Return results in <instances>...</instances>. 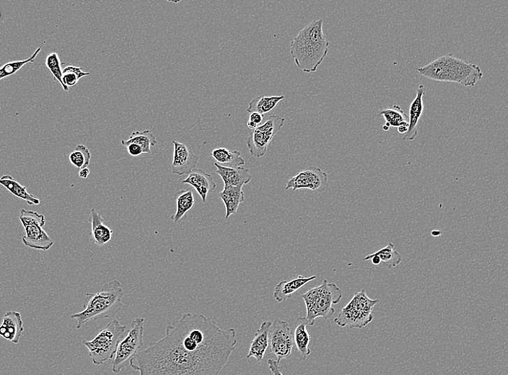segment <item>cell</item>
<instances>
[{"label": "cell", "instance_id": "cell-1", "mask_svg": "<svg viewBox=\"0 0 508 375\" xmlns=\"http://www.w3.org/2000/svg\"><path fill=\"white\" fill-rule=\"evenodd\" d=\"M237 344L234 328L223 329L203 314L187 313L129 366L140 375H219Z\"/></svg>", "mask_w": 508, "mask_h": 375}, {"label": "cell", "instance_id": "cell-2", "mask_svg": "<svg viewBox=\"0 0 508 375\" xmlns=\"http://www.w3.org/2000/svg\"><path fill=\"white\" fill-rule=\"evenodd\" d=\"M324 20H314L291 43V54L297 67L305 73H316L327 56L329 41L323 31Z\"/></svg>", "mask_w": 508, "mask_h": 375}, {"label": "cell", "instance_id": "cell-3", "mask_svg": "<svg viewBox=\"0 0 508 375\" xmlns=\"http://www.w3.org/2000/svg\"><path fill=\"white\" fill-rule=\"evenodd\" d=\"M84 310L71 318L78 321L76 328L80 329L92 321L114 318L123 308L124 290L118 280L104 284L96 293H86Z\"/></svg>", "mask_w": 508, "mask_h": 375}, {"label": "cell", "instance_id": "cell-4", "mask_svg": "<svg viewBox=\"0 0 508 375\" xmlns=\"http://www.w3.org/2000/svg\"><path fill=\"white\" fill-rule=\"evenodd\" d=\"M416 71L432 80L456 82L466 87H474L483 77L479 66L456 58L452 54L440 57Z\"/></svg>", "mask_w": 508, "mask_h": 375}, {"label": "cell", "instance_id": "cell-5", "mask_svg": "<svg viewBox=\"0 0 508 375\" xmlns=\"http://www.w3.org/2000/svg\"><path fill=\"white\" fill-rule=\"evenodd\" d=\"M342 297L339 286L335 283H328L327 279L303 295L308 325L314 326L319 318L328 319L333 316L336 311L334 306L341 302Z\"/></svg>", "mask_w": 508, "mask_h": 375}, {"label": "cell", "instance_id": "cell-6", "mask_svg": "<svg viewBox=\"0 0 508 375\" xmlns=\"http://www.w3.org/2000/svg\"><path fill=\"white\" fill-rule=\"evenodd\" d=\"M126 326L114 319L103 327L92 340H83L82 344L89 351L94 365H101L115 357Z\"/></svg>", "mask_w": 508, "mask_h": 375}, {"label": "cell", "instance_id": "cell-7", "mask_svg": "<svg viewBox=\"0 0 508 375\" xmlns=\"http://www.w3.org/2000/svg\"><path fill=\"white\" fill-rule=\"evenodd\" d=\"M379 300L370 299L365 290L356 293L342 308L334 323L340 327L362 329L373 320L372 311Z\"/></svg>", "mask_w": 508, "mask_h": 375}, {"label": "cell", "instance_id": "cell-8", "mask_svg": "<svg viewBox=\"0 0 508 375\" xmlns=\"http://www.w3.org/2000/svg\"><path fill=\"white\" fill-rule=\"evenodd\" d=\"M20 220L26 231V235L22 237V242L27 247L47 251L54 246V241L43 228L46 224L45 216L22 209Z\"/></svg>", "mask_w": 508, "mask_h": 375}, {"label": "cell", "instance_id": "cell-9", "mask_svg": "<svg viewBox=\"0 0 508 375\" xmlns=\"http://www.w3.org/2000/svg\"><path fill=\"white\" fill-rule=\"evenodd\" d=\"M145 319L137 318L131 321L126 337L120 341L113 361V370L120 372L129 365V362L144 346Z\"/></svg>", "mask_w": 508, "mask_h": 375}, {"label": "cell", "instance_id": "cell-10", "mask_svg": "<svg viewBox=\"0 0 508 375\" xmlns=\"http://www.w3.org/2000/svg\"><path fill=\"white\" fill-rule=\"evenodd\" d=\"M284 118L271 116L263 124L252 130L247 143L253 157L259 159L266 154L270 144L284 126Z\"/></svg>", "mask_w": 508, "mask_h": 375}, {"label": "cell", "instance_id": "cell-11", "mask_svg": "<svg viewBox=\"0 0 508 375\" xmlns=\"http://www.w3.org/2000/svg\"><path fill=\"white\" fill-rule=\"evenodd\" d=\"M269 346L272 354L277 357L278 363L291 358L294 341L292 329L288 322L277 318L273 323L269 332Z\"/></svg>", "mask_w": 508, "mask_h": 375}, {"label": "cell", "instance_id": "cell-12", "mask_svg": "<svg viewBox=\"0 0 508 375\" xmlns=\"http://www.w3.org/2000/svg\"><path fill=\"white\" fill-rule=\"evenodd\" d=\"M328 175L317 167H310L298 172L291 178L285 187L286 190L308 189L322 193L328 187Z\"/></svg>", "mask_w": 508, "mask_h": 375}, {"label": "cell", "instance_id": "cell-13", "mask_svg": "<svg viewBox=\"0 0 508 375\" xmlns=\"http://www.w3.org/2000/svg\"><path fill=\"white\" fill-rule=\"evenodd\" d=\"M174 147L172 162L173 173L178 175L189 174L196 166L198 157L191 148L177 141H172Z\"/></svg>", "mask_w": 508, "mask_h": 375}, {"label": "cell", "instance_id": "cell-14", "mask_svg": "<svg viewBox=\"0 0 508 375\" xmlns=\"http://www.w3.org/2000/svg\"><path fill=\"white\" fill-rule=\"evenodd\" d=\"M425 95L426 88L424 85H419L416 96L410 104L409 107V115L408 118L409 128L407 133L403 137V140L405 141H414L417 136L418 123L424 112L423 98Z\"/></svg>", "mask_w": 508, "mask_h": 375}, {"label": "cell", "instance_id": "cell-15", "mask_svg": "<svg viewBox=\"0 0 508 375\" xmlns=\"http://www.w3.org/2000/svg\"><path fill=\"white\" fill-rule=\"evenodd\" d=\"M182 183L194 187L201 197L203 203H206L209 192L213 191L216 188L212 176L198 168L193 169Z\"/></svg>", "mask_w": 508, "mask_h": 375}, {"label": "cell", "instance_id": "cell-16", "mask_svg": "<svg viewBox=\"0 0 508 375\" xmlns=\"http://www.w3.org/2000/svg\"><path fill=\"white\" fill-rule=\"evenodd\" d=\"M24 332V321L21 314L16 311L7 312L0 325V337L17 344Z\"/></svg>", "mask_w": 508, "mask_h": 375}, {"label": "cell", "instance_id": "cell-17", "mask_svg": "<svg viewBox=\"0 0 508 375\" xmlns=\"http://www.w3.org/2000/svg\"><path fill=\"white\" fill-rule=\"evenodd\" d=\"M217 168L216 172L223 179L225 186H235L242 188L248 184L252 179L249 170L246 168H228L215 163Z\"/></svg>", "mask_w": 508, "mask_h": 375}, {"label": "cell", "instance_id": "cell-18", "mask_svg": "<svg viewBox=\"0 0 508 375\" xmlns=\"http://www.w3.org/2000/svg\"><path fill=\"white\" fill-rule=\"evenodd\" d=\"M272 321L263 322L251 344L247 359L254 358L256 362H261L269 348V332Z\"/></svg>", "mask_w": 508, "mask_h": 375}, {"label": "cell", "instance_id": "cell-19", "mask_svg": "<svg viewBox=\"0 0 508 375\" xmlns=\"http://www.w3.org/2000/svg\"><path fill=\"white\" fill-rule=\"evenodd\" d=\"M307 325L305 317H298L295 323L293 341L301 360H306L312 354V350L309 347L312 342V337L307 332Z\"/></svg>", "mask_w": 508, "mask_h": 375}, {"label": "cell", "instance_id": "cell-20", "mask_svg": "<svg viewBox=\"0 0 508 375\" xmlns=\"http://www.w3.org/2000/svg\"><path fill=\"white\" fill-rule=\"evenodd\" d=\"M317 276L304 277L298 276L290 281H282L280 282L275 288L274 298L277 302H282L291 298L297 291L300 290L305 285L316 279Z\"/></svg>", "mask_w": 508, "mask_h": 375}, {"label": "cell", "instance_id": "cell-21", "mask_svg": "<svg viewBox=\"0 0 508 375\" xmlns=\"http://www.w3.org/2000/svg\"><path fill=\"white\" fill-rule=\"evenodd\" d=\"M89 222L92 224V235L94 244L103 247L112 240L114 231L104 224V219L95 208L91 210Z\"/></svg>", "mask_w": 508, "mask_h": 375}, {"label": "cell", "instance_id": "cell-22", "mask_svg": "<svg viewBox=\"0 0 508 375\" xmlns=\"http://www.w3.org/2000/svg\"><path fill=\"white\" fill-rule=\"evenodd\" d=\"M219 196L226 206V219L231 215H235L240 205L245 201V193L240 187L224 186V191L219 193Z\"/></svg>", "mask_w": 508, "mask_h": 375}, {"label": "cell", "instance_id": "cell-23", "mask_svg": "<svg viewBox=\"0 0 508 375\" xmlns=\"http://www.w3.org/2000/svg\"><path fill=\"white\" fill-rule=\"evenodd\" d=\"M211 156L217 164L225 167L239 168L246 164V161L241 157L240 152L224 147L213 149Z\"/></svg>", "mask_w": 508, "mask_h": 375}, {"label": "cell", "instance_id": "cell-24", "mask_svg": "<svg viewBox=\"0 0 508 375\" xmlns=\"http://www.w3.org/2000/svg\"><path fill=\"white\" fill-rule=\"evenodd\" d=\"M379 115L382 116L386 121L383 126L384 131H387L391 127L409 126L408 117L400 105H393L389 108H381Z\"/></svg>", "mask_w": 508, "mask_h": 375}, {"label": "cell", "instance_id": "cell-25", "mask_svg": "<svg viewBox=\"0 0 508 375\" xmlns=\"http://www.w3.org/2000/svg\"><path fill=\"white\" fill-rule=\"evenodd\" d=\"M0 185L5 187L15 196L26 201L30 206L40 205L38 198L29 193L26 186L19 184L10 175H3L2 178H0Z\"/></svg>", "mask_w": 508, "mask_h": 375}, {"label": "cell", "instance_id": "cell-26", "mask_svg": "<svg viewBox=\"0 0 508 375\" xmlns=\"http://www.w3.org/2000/svg\"><path fill=\"white\" fill-rule=\"evenodd\" d=\"M176 200L175 214L171 216V219L175 224H177L186 217L188 212L191 209L194 205V197L191 190H182L175 194Z\"/></svg>", "mask_w": 508, "mask_h": 375}, {"label": "cell", "instance_id": "cell-27", "mask_svg": "<svg viewBox=\"0 0 508 375\" xmlns=\"http://www.w3.org/2000/svg\"><path fill=\"white\" fill-rule=\"evenodd\" d=\"M285 98L284 96H260L252 100L249 105L247 112H257L262 116L271 112L280 102Z\"/></svg>", "mask_w": 508, "mask_h": 375}, {"label": "cell", "instance_id": "cell-28", "mask_svg": "<svg viewBox=\"0 0 508 375\" xmlns=\"http://www.w3.org/2000/svg\"><path fill=\"white\" fill-rule=\"evenodd\" d=\"M121 144L124 147L129 144H137L143 148V153L150 154L151 153V147H156L158 145V141L151 131L145 130L133 132L128 140H122Z\"/></svg>", "mask_w": 508, "mask_h": 375}, {"label": "cell", "instance_id": "cell-29", "mask_svg": "<svg viewBox=\"0 0 508 375\" xmlns=\"http://www.w3.org/2000/svg\"><path fill=\"white\" fill-rule=\"evenodd\" d=\"M372 254L377 256L382 263H384L385 266L389 269L399 266L402 260V255L395 249V247L391 242H389L384 248Z\"/></svg>", "mask_w": 508, "mask_h": 375}, {"label": "cell", "instance_id": "cell-30", "mask_svg": "<svg viewBox=\"0 0 508 375\" xmlns=\"http://www.w3.org/2000/svg\"><path fill=\"white\" fill-rule=\"evenodd\" d=\"M41 51V47H39L36 50L34 54L27 59L10 61L4 64L3 67L0 68V81L15 75L26 64L29 63L34 64L35 59Z\"/></svg>", "mask_w": 508, "mask_h": 375}, {"label": "cell", "instance_id": "cell-31", "mask_svg": "<svg viewBox=\"0 0 508 375\" xmlns=\"http://www.w3.org/2000/svg\"><path fill=\"white\" fill-rule=\"evenodd\" d=\"M70 162L77 168L81 170L88 168L92 159V154L83 145H78L75 149L70 154Z\"/></svg>", "mask_w": 508, "mask_h": 375}, {"label": "cell", "instance_id": "cell-32", "mask_svg": "<svg viewBox=\"0 0 508 375\" xmlns=\"http://www.w3.org/2000/svg\"><path fill=\"white\" fill-rule=\"evenodd\" d=\"M46 66L50 70L56 81L60 83L64 91L68 92L70 89L65 87L62 82L61 62L57 53L52 52L46 59Z\"/></svg>", "mask_w": 508, "mask_h": 375}, {"label": "cell", "instance_id": "cell-33", "mask_svg": "<svg viewBox=\"0 0 508 375\" xmlns=\"http://www.w3.org/2000/svg\"><path fill=\"white\" fill-rule=\"evenodd\" d=\"M90 75V73L82 72L80 68L68 66V67L63 70L62 82L64 86L70 89V87L76 85L81 78L89 76Z\"/></svg>", "mask_w": 508, "mask_h": 375}, {"label": "cell", "instance_id": "cell-34", "mask_svg": "<svg viewBox=\"0 0 508 375\" xmlns=\"http://www.w3.org/2000/svg\"><path fill=\"white\" fill-rule=\"evenodd\" d=\"M126 147L130 156L133 157H139L143 153V148L137 144H129Z\"/></svg>", "mask_w": 508, "mask_h": 375}, {"label": "cell", "instance_id": "cell-35", "mask_svg": "<svg viewBox=\"0 0 508 375\" xmlns=\"http://www.w3.org/2000/svg\"><path fill=\"white\" fill-rule=\"evenodd\" d=\"M268 367L273 375H284L281 372L280 363L277 360H269L268 361Z\"/></svg>", "mask_w": 508, "mask_h": 375}, {"label": "cell", "instance_id": "cell-36", "mask_svg": "<svg viewBox=\"0 0 508 375\" xmlns=\"http://www.w3.org/2000/svg\"><path fill=\"white\" fill-rule=\"evenodd\" d=\"M249 120L253 122L254 123H255L257 126H259L262 123V122L263 120V116H262L261 115H260L257 112H254V113L251 114Z\"/></svg>", "mask_w": 508, "mask_h": 375}, {"label": "cell", "instance_id": "cell-37", "mask_svg": "<svg viewBox=\"0 0 508 375\" xmlns=\"http://www.w3.org/2000/svg\"><path fill=\"white\" fill-rule=\"evenodd\" d=\"M90 172H91V171H90L89 168H82V169L80 170V171H79L80 178H81L82 179H87L88 176L90 175Z\"/></svg>", "mask_w": 508, "mask_h": 375}, {"label": "cell", "instance_id": "cell-38", "mask_svg": "<svg viewBox=\"0 0 508 375\" xmlns=\"http://www.w3.org/2000/svg\"><path fill=\"white\" fill-rule=\"evenodd\" d=\"M247 126H248V127H249V128L250 129H252V130H254V129H255V128H256V127H257L258 126H257V125H256V124L255 123H254L253 122H252V121L249 120V122H247Z\"/></svg>", "mask_w": 508, "mask_h": 375}, {"label": "cell", "instance_id": "cell-39", "mask_svg": "<svg viewBox=\"0 0 508 375\" xmlns=\"http://www.w3.org/2000/svg\"><path fill=\"white\" fill-rule=\"evenodd\" d=\"M241 375H252V374H242Z\"/></svg>", "mask_w": 508, "mask_h": 375}]
</instances>
